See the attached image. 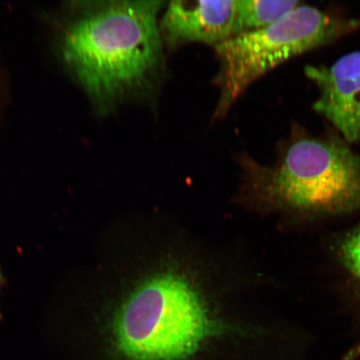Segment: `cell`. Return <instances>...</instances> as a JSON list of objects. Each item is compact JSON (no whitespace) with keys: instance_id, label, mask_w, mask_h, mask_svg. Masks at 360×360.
Wrapping results in <instances>:
<instances>
[{"instance_id":"3957f363","label":"cell","mask_w":360,"mask_h":360,"mask_svg":"<svg viewBox=\"0 0 360 360\" xmlns=\"http://www.w3.org/2000/svg\"><path fill=\"white\" fill-rule=\"evenodd\" d=\"M109 328L112 348L124 360H186L214 338L241 333L214 316L191 281L167 272L139 283Z\"/></svg>"},{"instance_id":"5b68a950","label":"cell","mask_w":360,"mask_h":360,"mask_svg":"<svg viewBox=\"0 0 360 360\" xmlns=\"http://www.w3.org/2000/svg\"><path fill=\"white\" fill-rule=\"evenodd\" d=\"M304 75L319 92L313 110L351 146L360 141V51L330 65H306Z\"/></svg>"},{"instance_id":"9c48e42d","label":"cell","mask_w":360,"mask_h":360,"mask_svg":"<svg viewBox=\"0 0 360 360\" xmlns=\"http://www.w3.org/2000/svg\"><path fill=\"white\" fill-rule=\"evenodd\" d=\"M360 358V341L345 354L343 360H357Z\"/></svg>"},{"instance_id":"6da1fadb","label":"cell","mask_w":360,"mask_h":360,"mask_svg":"<svg viewBox=\"0 0 360 360\" xmlns=\"http://www.w3.org/2000/svg\"><path fill=\"white\" fill-rule=\"evenodd\" d=\"M166 4L103 2L68 27L62 57L98 111L109 112L154 93L165 67L160 13Z\"/></svg>"},{"instance_id":"8992f818","label":"cell","mask_w":360,"mask_h":360,"mask_svg":"<svg viewBox=\"0 0 360 360\" xmlns=\"http://www.w3.org/2000/svg\"><path fill=\"white\" fill-rule=\"evenodd\" d=\"M237 0L166 4L160 20L165 47L174 49L190 43L217 45L237 34Z\"/></svg>"},{"instance_id":"30bf717a","label":"cell","mask_w":360,"mask_h":360,"mask_svg":"<svg viewBox=\"0 0 360 360\" xmlns=\"http://www.w3.org/2000/svg\"><path fill=\"white\" fill-rule=\"evenodd\" d=\"M4 283V278L1 267H0V290H1ZM0 317H1V311H0Z\"/></svg>"},{"instance_id":"277c9868","label":"cell","mask_w":360,"mask_h":360,"mask_svg":"<svg viewBox=\"0 0 360 360\" xmlns=\"http://www.w3.org/2000/svg\"><path fill=\"white\" fill-rule=\"evenodd\" d=\"M360 27V20L302 4L265 28L233 36L214 47L219 98L214 120L226 115L256 80L292 58L330 45Z\"/></svg>"},{"instance_id":"7a4b0ae2","label":"cell","mask_w":360,"mask_h":360,"mask_svg":"<svg viewBox=\"0 0 360 360\" xmlns=\"http://www.w3.org/2000/svg\"><path fill=\"white\" fill-rule=\"evenodd\" d=\"M238 162L240 200L252 210L299 221L360 210V154L335 129L314 134L295 124L272 165L246 154Z\"/></svg>"},{"instance_id":"ba28073f","label":"cell","mask_w":360,"mask_h":360,"mask_svg":"<svg viewBox=\"0 0 360 360\" xmlns=\"http://www.w3.org/2000/svg\"><path fill=\"white\" fill-rule=\"evenodd\" d=\"M335 253L346 272L360 285V224L340 236Z\"/></svg>"},{"instance_id":"52a82bcc","label":"cell","mask_w":360,"mask_h":360,"mask_svg":"<svg viewBox=\"0 0 360 360\" xmlns=\"http://www.w3.org/2000/svg\"><path fill=\"white\" fill-rule=\"evenodd\" d=\"M302 4L299 0H237V34L265 28Z\"/></svg>"}]
</instances>
